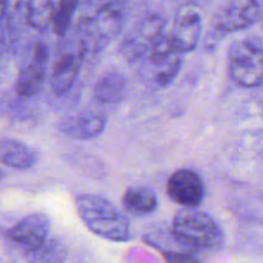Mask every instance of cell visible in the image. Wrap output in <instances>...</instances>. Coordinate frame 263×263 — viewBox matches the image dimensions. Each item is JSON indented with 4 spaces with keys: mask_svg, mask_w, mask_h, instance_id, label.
I'll list each match as a JSON object with an SVG mask.
<instances>
[{
    "mask_svg": "<svg viewBox=\"0 0 263 263\" xmlns=\"http://www.w3.org/2000/svg\"><path fill=\"white\" fill-rule=\"evenodd\" d=\"M164 20L159 15H149L138 23L123 40L121 49L128 59L146 55L159 36L164 32Z\"/></svg>",
    "mask_w": 263,
    "mask_h": 263,
    "instance_id": "9c48e42d",
    "label": "cell"
},
{
    "mask_svg": "<svg viewBox=\"0 0 263 263\" xmlns=\"http://www.w3.org/2000/svg\"><path fill=\"white\" fill-rule=\"evenodd\" d=\"M8 4H9V0H0V21H2V18L7 13Z\"/></svg>",
    "mask_w": 263,
    "mask_h": 263,
    "instance_id": "44dd1931",
    "label": "cell"
},
{
    "mask_svg": "<svg viewBox=\"0 0 263 263\" xmlns=\"http://www.w3.org/2000/svg\"><path fill=\"white\" fill-rule=\"evenodd\" d=\"M126 211L134 215H151L158 207V199L153 190L145 186H131L122 197Z\"/></svg>",
    "mask_w": 263,
    "mask_h": 263,
    "instance_id": "2e32d148",
    "label": "cell"
},
{
    "mask_svg": "<svg viewBox=\"0 0 263 263\" xmlns=\"http://www.w3.org/2000/svg\"><path fill=\"white\" fill-rule=\"evenodd\" d=\"M80 218L95 235L110 241L133 239L127 217L107 198L98 194H82L76 198Z\"/></svg>",
    "mask_w": 263,
    "mask_h": 263,
    "instance_id": "6da1fadb",
    "label": "cell"
},
{
    "mask_svg": "<svg viewBox=\"0 0 263 263\" xmlns=\"http://www.w3.org/2000/svg\"><path fill=\"white\" fill-rule=\"evenodd\" d=\"M107 120L99 113L85 112L61 121L59 131L74 140H91L104 131Z\"/></svg>",
    "mask_w": 263,
    "mask_h": 263,
    "instance_id": "7c38bea8",
    "label": "cell"
},
{
    "mask_svg": "<svg viewBox=\"0 0 263 263\" xmlns=\"http://www.w3.org/2000/svg\"><path fill=\"white\" fill-rule=\"evenodd\" d=\"M146 54L154 67L157 85L161 87L171 85L181 69L182 53L172 45L168 33H162Z\"/></svg>",
    "mask_w": 263,
    "mask_h": 263,
    "instance_id": "8992f818",
    "label": "cell"
},
{
    "mask_svg": "<svg viewBox=\"0 0 263 263\" xmlns=\"http://www.w3.org/2000/svg\"><path fill=\"white\" fill-rule=\"evenodd\" d=\"M174 238L193 251H217L225 244L223 231L208 213L182 208L172 221Z\"/></svg>",
    "mask_w": 263,
    "mask_h": 263,
    "instance_id": "7a4b0ae2",
    "label": "cell"
},
{
    "mask_svg": "<svg viewBox=\"0 0 263 263\" xmlns=\"http://www.w3.org/2000/svg\"><path fill=\"white\" fill-rule=\"evenodd\" d=\"M49 50L44 44L36 43L31 48L30 57L21 68L15 82V92L21 98L35 97L45 82L48 73Z\"/></svg>",
    "mask_w": 263,
    "mask_h": 263,
    "instance_id": "5b68a950",
    "label": "cell"
},
{
    "mask_svg": "<svg viewBox=\"0 0 263 263\" xmlns=\"http://www.w3.org/2000/svg\"><path fill=\"white\" fill-rule=\"evenodd\" d=\"M79 3L80 0H59L58 7L54 9L53 21H51L53 31L57 35H66L71 25L72 17L79 7Z\"/></svg>",
    "mask_w": 263,
    "mask_h": 263,
    "instance_id": "d6986e66",
    "label": "cell"
},
{
    "mask_svg": "<svg viewBox=\"0 0 263 263\" xmlns=\"http://www.w3.org/2000/svg\"><path fill=\"white\" fill-rule=\"evenodd\" d=\"M163 258L166 263H200L186 252H163Z\"/></svg>",
    "mask_w": 263,
    "mask_h": 263,
    "instance_id": "ffe728a7",
    "label": "cell"
},
{
    "mask_svg": "<svg viewBox=\"0 0 263 263\" xmlns=\"http://www.w3.org/2000/svg\"><path fill=\"white\" fill-rule=\"evenodd\" d=\"M127 94V80L125 74L109 71L103 74L94 89V97L102 104H117Z\"/></svg>",
    "mask_w": 263,
    "mask_h": 263,
    "instance_id": "9a60e30c",
    "label": "cell"
},
{
    "mask_svg": "<svg viewBox=\"0 0 263 263\" xmlns=\"http://www.w3.org/2000/svg\"><path fill=\"white\" fill-rule=\"evenodd\" d=\"M228 68L231 80L239 86H259L263 84V49L248 39L236 41L229 50Z\"/></svg>",
    "mask_w": 263,
    "mask_h": 263,
    "instance_id": "277c9868",
    "label": "cell"
},
{
    "mask_svg": "<svg viewBox=\"0 0 263 263\" xmlns=\"http://www.w3.org/2000/svg\"><path fill=\"white\" fill-rule=\"evenodd\" d=\"M84 50L76 53H64L54 64L53 71L50 74V87L54 94H66L76 82L80 74L82 64V54Z\"/></svg>",
    "mask_w": 263,
    "mask_h": 263,
    "instance_id": "4fadbf2b",
    "label": "cell"
},
{
    "mask_svg": "<svg viewBox=\"0 0 263 263\" xmlns=\"http://www.w3.org/2000/svg\"><path fill=\"white\" fill-rule=\"evenodd\" d=\"M167 194L181 207L197 208L204 199V182L192 170H177L167 181Z\"/></svg>",
    "mask_w": 263,
    "mask_h": 263,
    "instance_id": "ba28073f",
    "label": "cell"
},
{
    "mask_svg": "<svg viewBox=\"0 0 263 263\" xmlns=\"http://www.w3.org/2000/svg\"><path fill=\"white\" fill-rule=\"evenodd\" d=\"M2 177H3V172L0 171V180H2Z\"/></svg>",
    "mask_w": 263,
    "mask_h": 263,
    "instance_id": "603a6c76",
    "label": "cell"
},
{
    "mask_svg": "<svg viewBox=\"0 0 263 263\" xmlns=\"http://www.w3.org/2000/svg\"><path fill=\"white\" fill-rule=\"evenodd\" d=\"M168 35L172 45L182 54L194 50L202 35V17L199 10L193 5L180 8Z\"/></svg>",
    "mask_w": 263,
    "mask_h": 263,
    "instance_id": "30bf717a",
    "label": "cell"
},
{
    "mask_svg": "<svg viewBox=\"0 0 263 263\" xmlns=\"http://www.w3.org/2000/svg\"><path fill=\"white\" fill-rule=\"evenodd\" d=\"M37 161L35 151L14 139H0V163L14 170H28Z\"/></svg>",
    "mask_w": 263,
    "mask_h": 263,
    "instance_id": "5bb4252c",
    "label": "cell"
},
{
    "mask_svg": "<svg viewBox=\"0 0 263 263\" xmlns=\"http://www.w3.org/2000/svg\"><path fill=\"white\" fill-rule=\"evenodd\" d=\"M68 257V251L59 239H46L37 248L26 251L28 263H64Z\"/></svg>",
    "mask_w": 263,
    "mask_h": 263,
    "instance_id": "e0dca14e",
    "label": "cell"
},
{
    "mask_svg": "<svg viewBox=\"0 0 263 263\" xmlns=\"http://www.w3.org/2000/svg\"><path fill=\"white\" fill-rule=\"evenodd\" d=\"M3 50H4V36L0 32V54L3 53Z\"/></svg>",
    "mask_w": 263,
    "mask_h": 263,
    "instance_id": "7402d4cb",
    "label": "cell"
},
{
    "mask_svg": "<svg viewBox=\"0 0 263 263\" xmlns=\"http://www.w3.org/2000/svg\"><path fill=\"white\" fill-rule=\"evenodd\" d=\"M123 26V14L117 0H107L91 13L82 17L79 25L81 50L98 53L103 50Z\"/></svg>",
    "mask_w": 263,
    "mask_h": 263,
    "instance_id": "3957f363",
    "label": "cell"
},
{
    "mask_svg": "<svg viewBox=\"0 0 263 263\" xmlns=\"http://www.w3.org/2000/svg\"><path fill=\"white\" fill-rule=\"evenodd\" d=\"M50 231V220L41 212L31 213L8 230L10 241L22 247L25 251L37 248L48 239Z\"/></svg>",
    "mask_w": 263,
    "mask_h": 263,
    "instance_id": "8fae6325",
    "label": "cell"
},
{
    "mask_svg": "<svg viewBox=\"0 0 263 263\" xmlns=\"http://www.w3.org/2000/svg\"><path fill=\"white\" fill-rule=\"evenodd\" d=\"M261 17V5L257 0H231L213 21L215 30L220 32H238L256 25Z\"/></svg>",
    "mask_w": 263,
    "mask_h": 263,
    "instance_id": "52a82bcc",
    "label": "cell"
},
{
    "mask_svg": "<svg viewBox=\"0 0 263 263\" xmlns=\"http://www.w3.org/2000/svg\"><path fill=\"white\" fill-rule=\"evenodd\" d=\"M54 5L51 0H27L26 2V22L33 28L44 30L51 25Z\"/></svg>",
    "mask_w": 263,
    "mask_h": 263,
    "instance_id": "ac0fdd59",
    "label": "cell"
}]
</instances>
